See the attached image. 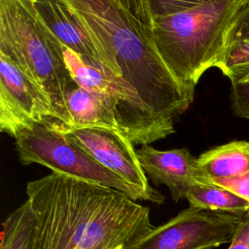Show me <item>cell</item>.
Listing matches in <instances>:
<instances>
[{"mask_svg":"<svg viewBox=\"0 0 249 249\" xmlns=\"http://www.w3.org/2000/svg\"><path fill=\"white\" fill-rule=\"evenodd\" d=\"M33 249L124 248L153 229L150 208L105 187L52 172L30 181Z\"/></svg>","mask_w":249,"mask_h":249,"instance_id":"1","label":"cell"},{"mask_svg":"<svg viewBox=\"0 0 249 249\" xmlns=\"http://www.w3.org/2000/svg\"><path fill=\"white\" fill-rule=\"evenodd\" d=\"M103 51L121 68L123 78L161 122L174 120L194 101L195 89L184 85L166 66L152 39L118 0H64Z\"/></svg>","mask_w":249,"mask_h":249,"instance_id":"2","label":"cell"},{"mask_svg":"<svg viewBox=\"0 0 249 249\" xmlns=\"http://www.w3.org/2000/svg\"><path fill=\"white\" fill-rule=\"evenodd\" d=\"M248 4L249 0H207L153 18V42L179 81L195 89L207 70L218 67Z\"/></svg>","mask_w":249,"mask_h":249,"instance_id":"3","label":"cell"},{"mask_svg":"<svg viewBox=\"0 0 249 249\" xmlns=\"http://www.w3.org/2000/svg\"><path fill=\"white\" fill-rule=\"evenodd\" d=\"M0 53L6 55L48 94L63 130L65 95L74 82L58 40L41 19L35 0H0Z\"/></svg>","mask_w":249,"mask_h":249,"instance_id":"4","label":"cell"},{"mask_svg":"<svg viewBox=\"0 0 249 249\" xmlns=\"http://www.w3.org/2000/svg\"><path fill=\"white\" fill-rule=\"evenodd\" d=\"M15 140L22 165L38 163L52 172L119 191L134 200L150 201L145 193L102 166L60 130L33 124L19 131Z\"/></svg>","mask_w":249,"mask_h":249,"instance_id":"5","label":"cell"},{"mask_svg":"<svg viewBox=\"0 0 249 249\" xmlns=\"http://www.w3.org/2000/svg\"><path fill=\"white\" fill-rule=\"evenodd\" d=\"M243 217L189 206L124 249H213L231 242Z\"/></svg>","mask_w":249,"mask_h":249,"instance_id":"6","label":"cell"},{"mask_svg":"<svg viewBox=\"0 0 249 249\" xmlns=\"http://www.w3.org/2000/svg\"><path fill=\"white\" fill-rule=\"evenodd\" d=\"M33 124L59 129L55 109L45 90L0 53V130L11 137Z\"/></svg>","mask_w":249,"mask_h":249,"instance_id":"7","label":"cell"},{"mask_svg":"<svg viewBox=\"0 0 249 249\" xmlns=\"http://www.w3.org/2000/svg\"><path fill=\"white\" fill-rule=\"evenodd\" d=\"M64 132L102 166L145 193L150 202L161 204L164 196L151 187L134 144L122 132L105 128H76Z\"/></svg>","mask_w":249,"mask_h":249,"instance_id":"8","label":"cell"},{"mask_svg":"<svg viewBox=\"0 0 249 249\" xmlns=\"http://www.w3.org/2000/svg\"><path fill=\"white\" fill-rule=\"evenodd\" d=\"M140 164L153 184L163 185L174 202L186 198L190 188L210 185V181L187 148L158 150L150 144L137 150Z\"/></svg>","mask_w":249,"mask_h":249,"instance_id":"9","label":"cell"},{"mask_svg":"<svg viewBox=\"0 0 249 249\" xmlns=\"http://www.w3.org/2000/svg\"><path fill=\"white\" fill-rule=\"evenodd\" d=\"M35 7L45 25L63 46L88 62L123 77L119 65L110 59L64 0H35Z\"/></svg>","mask_w":249,"mask_h":249,"instance_id":"10","label":"cell"},{"mask_svg":"<svg viewBox=\"0 0 249 249\" xmlns=\"http://www.w3.org/2000/svg\"><path fill=\"white\" fill-rule=\"evenodd\" d=\"M201 170L211 182L243 175L249 170V141L233 140L216 146L197 158Z\"/></svg>","mask_w":249,"mask_h":249,"instance_id":"11","label":"cell"},{"mask_svg":"<svg viewBox=\"0 0 249 249\" xmlns=\"http://www.w3.org/2000/svg\"><path fill=\"white\" fill-rule=\"evenodd\" d=\"M189 206L238 216L249 215V202L231 191L216 185H196L186 195Z\"/></svg>","mask_w":249,"mask_h":249,"instance_id":"12","label":"cell"},{"mask_svg":"<svg viewBox=\"0 0 249 249\" xmlns=\"http://www.w3.org/2000/svg\"><path fill=\"white\" fill-rule=\"evenodd\" d=\"M0 249H33L34 216L27 200L2 222Z\"/></svg>","mask_w":249,"mask_h":249,"instance_id":"13","label":"cell"},{"mask_svg":"<svg viewBox=\"0 0 249 249\" xmlns=\"http://www.w3.org/2000/svg\"><path fill=\"white\" fill-rule=\"evenodd\" d=\"M217 68L231 83L249 77V38H234Z\"/></svg>","mask_w":249,"mask_h":249,"instance_id":"14","label":"cell"},{"mask_svg":"<svg viewBox=\"0 0 249 249\" xmlns=\"http://www.w3.org/2000/svg\"><path fill=\"white\" fill-rule=\"evenodd\" d=\"M231 103L236 117L249 120V77L231 83Z\"/></svg>","mask_w":249,"mask_h":249,"instance_id":"15","label":"cell"},{"mask_svg":"<svg viewBox=\"0 0 249 249\" xmlns=\"http://www.w3.org/2000/svg\"><path fill=\"white\" fill-rule=\"evenodd\" d=\"M154 18L163 17L201 4L207 0H148Z\"/></svg>","mask_w":249,"mask_h":249,"instance_id":"16","label":"cell"},{"mask_svg":"<svg viewBox=\"0 0 249 249\" xmlns=\"http://www.w3.org/2000/svg\"><path fill=\"white\" fill-rule=\"evenodd\" d=\"M122 6L142 25L152 31L153 15L148 0H118Z\"/></svg>","mask_w":249,"mask_h":249,"instance_id":"17","label":"cell"},{"mask_svg":"<svg viewBox=\"0 0 249 249\" xmlns=\"http://www.w3.org/2000/svg\"><path fill=\"white\" fill-rule=\"evenodd\" d=\"M211 185L226 188L249 202V170L239 177L214 180L211 182Z\"/></svg>","mask_w":249,"mask_h":249,"instance_id":"18","label":"cell"},{"mask_svg":"<svg viewBox=\"0 0 249 249\" xmlns=\"http://www.w3.org/2000/svg\"><path fill=\"white\" fill-rule=\"evenodd\" d=\"M228 249H249V216L240 221Z\"/></svg>","mask_w":249,"mask_h":249,"instance_id":"19","label":"cell"},{"mask_svg":"<svg viewBox=\"0 0 249 249\" xmlns=\"http://www.w3.org/2000/svg\"><path fill=\"white\" fill-rule=\"evenodd\" d=\"M249 38V4L245 8L235 29L234 38ZM233 38V39H234Z\"/></svg>","mask_w":249,"mask_h":249,"instance_id":"20","label":"cell"},{"mask_svg":"<svg viewBox=\"0 0 249 249\" xmlns=\"http://www.w3.org/2000/svg\"><path fill=\"white\" fill-rule=\"evenodd\" d=\"M93 249H102V248H93ZM115 249H124V248L120 247V248H115Z\"/></svg>","mask_w":249,"mask_h":249,"instance_id":"21","label":"cell"}]
</instances>
